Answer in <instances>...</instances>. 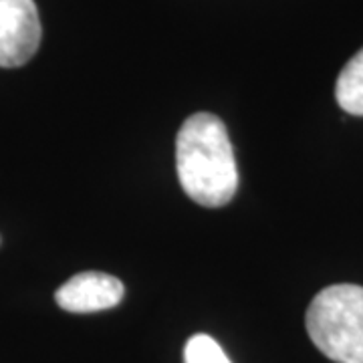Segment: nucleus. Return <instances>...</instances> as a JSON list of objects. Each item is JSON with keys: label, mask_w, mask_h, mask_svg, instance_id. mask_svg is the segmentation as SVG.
Masks as SVG:
<instances>
[{"label": "nucleus", "mask_w": 363, "mask_h": 363, "mask_svg": "<svg viewBox=\"0 0 363 363\" xmlns=\"http://www.w3.org/2000/svg\"><path fill=\"white\" fill-rule=\"evenodd\" d=\"M176 169L184 192L200 206H226L238 188V169L228 130L218 116L200 111L182 123Z\"/></svg>", "instance_id": "1"}, {"label": "nucleus", "mask_w": 363, "mask_h": 363, "mask_svg": "<svg viewBox=\"0 0 363 363\" xmlns=\"http://www.w3.org/2000/svg\"><path fill=\"white\" fill-rule=\"evenodd\" d=\"M307 333L335 363H363V286L331 285L307 309Z\"/></svg>", "instance_id": "2"}, {"label": "nucleus", "mask_w": 363, "mask_h": 363, "mask_svg": "<svg viewBox=\"0 0 363 363\" xmlns=\"http://www.w3.org/2000/svg\"><path fill=\"white\" fill-rule=\"evenodd\" d=\"M40 37L35 0H0V67L28 63L39 49Z\"/></svg>", "instance_id": "3"}, {"label": "nucleus", "mask_w": 363, "mask_h": 363, "mask_svg": "<svg viewBox=\"0 0 363 363\" xmlns=\"http://www.w3.org/2000/svg\"><path fill=\"white\" fill-rule=\"evenodd\" d=\"M123 283L105 272H79L57 289V305L69 313H97L113 309L123 298Z\"/></svg>", "instance_id": "4"}, {"label": "nucleus", "mask_w": 363, "mask_h": 363, "mask_svg": "<svg viewBox=\"0 0 363 363\" xmlns=\"http://www.w3.org/2000/svg\"><path fill=\"white\" fill-rule=\"evenodd\" d=\"M335 99L345 113L363 116V49L339 73Z\"/></svg>", "instance_id": "5"}, {"label": "nucleus", "mask_w": 363, "mask_h": 363, "mask_svg": "<svg viewBox=\"0 0 363 363\" xmlns=\"http://www.w3.org/2000/svg\"><path fill=\"white\" fill-rule=\"evenodd\" d=\"M184 363H233L228 355L224 353L218 341L206 335L198 333L194 337L188 339L184 347Z\"/></svg>", "instance_id": "6"}]
</instances>
